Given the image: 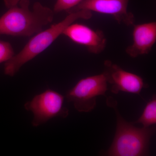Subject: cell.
I'll list each match as a JSON object with an SVG mask.
<instances>
[{
  "label": "cell",
  "instance_id": "obj_1",
  "mask_svg": "<svg viewBox=\"0 0 156 156\" xmlns=\"http://www.w3.org/2000/svg\"><path fill=\"white\" fill-rule=\"evenodd\" d=\"M29 0H20L0 17V34L14 37H30L43 30L54 18L53 10L39 2L30 9Z\"/></svg>",
  "mask_w": 156,
  "mask_h": 156
},
{
  "label": "cell",
  "instance_id": "obj_2",
  "mask_svg": "<svg viewBox=\"0 0 156 156\" xmlns=\"http://www.w3.org/2000/svg\"><path fill=\"white\" fill-rule=\"evenodd\" d=\"M106 102L115 111L117 126L113 141L105 154L109 156L148 155L150 141L155 132V127H135L134 123L128 122L121 115L117 108L116 101L110 97L107 98Z\"/></svg>",
  "mask_w": 156,
  "mask_h": 156
},
{
  "label": "cell",
  "instance_id": "obj_3",
  "mask_svg": "<svg viewBox=\"0 0 156 156\" xmlns=\"http://www.w3.org/2000/svg\"><path fill=\"white\" fill-rule=\"evenodd\" d=\"M64 20L53 24L46 30L37 34L27 42L22 50L5 63L4 72L6 75L13 76L23 65L44 51L54 42L66 28L79 19L91 18L92 12L81 10L68 13Z\"/></svg>",
  "mask_w": 156,
  "mask_h": 156
},
{
  "label": "cell",
  "instance_id": "obj_4",
  "mask_svg": "<svg viewBox=\"0 0 156 156\" xmlns=\"http://www.w3.org/2000/svg\"><path fill=\"white\" fill-rule=\"evenodd\" d=\"M107 83L103 73L81 79L68 91L66 98L73 103L78 112H91L96 106L97 96H105L108 89Z\"/></svg>",
  "mask_w": 156,
  "mask_h": 156
},
{
  "label": "cell",
  "instance_id": "obj_5",
  "mask_svg": "<svg viewBox=\"0 0 156 156\" xmlns=\"http://www.w3.org/2000/svg\"><path fill=\"white\" fill-rule=\"evenodd\" d=\"M64 100L63 95L49 89L26 102L24 105L25 109L33 114L32 126L38 127L54 117H67L69 111L63 107Z\"/></svg>",
  "mask_w": 156,
  "mask_h": 156
},
{
  "label": "cell",
  "instance_id": "obj_6",
  "mask_svg": "<svg viewBox=\"0 0 156 156\" xmlns=\"http://www.w3.org/2000/svg\"><path fill=\"white\" fill-rule=\"evenodd\" d=\"M130 0H83L74 8L66 11L68 13L86 10L107 14L113 17L119 23L134 25L135 17L128 11Z\"/></svg>",
  "mask_w": 156,
  "mask_h": 156
},
{
  "label": "cell",
  "instance_id": "obj_7",
  "mask_svg": "<svg viewBox=\"0 0 156 156\" xmlns=\"http://www.w3.org/2000/svg\"><path fill=\"white\" fill-rule=\"evenodd\" d=\"M104 67L103 73L111 85V91L114 94L122 91L139 95L144 88L147 87L141 77L124 70L109 60H105Z\"/></svg>",
  "mask_w": 156,
  "mask_h": 156
},
{
  "label": "cell",
  "instance_id": "obj_8",
  "mask_svg": "<svg viewBox=\"0 0 156 156\" xmlns=\"http://www.w3.org/2000/svg\"><path fill=\"white\" fill-rule=\"evenodd\" d=\"M62 34L76 44L85 46L93 54L101 53L106 48L107 40L103 32L84 24L72 23L65 29Z\"/></svg>",
  "mask_w": 156,
  "mask_h": 156
},
{
  "label": "cell",
  "instance_id": "obj_9",
  "mask_svg": "<svg viewBox=\"0 0 156 156\" xmlns=\"http://www.w3.org/2000/svg\"><path fill=\"white\" fill-rule=\"evenodd\" d=\"M132 44L126 48L129 56L135 58L150 53L156 41V22L134 25Z\"/></svg>",
  "mask_w": 156,
  "mask_h": 156
},
{
  "label": "cell",
  "instance_id": "obj_10",
  "mask_svg": "<svg viewBox=\"0 0 156 156\" xmlns=\"http://www.w3.org/2000/svg\"><path fill=\"white\" fill-rule=\"evenodd\" d=\"M141 124L144 127H149L156 124V98L154 95L146 105L141 116L134 122Z\"/></svg>",
  "mask_w": 156,
  "mask_h": 156
},
{
  "label": "cell",
  "instance_id": "obj_11",
  "mask_svg": "<svg viewBox=\"0 0 156 156\" xmlns=\"http://www.w3.org/2000/svg\"><path fill=\"white\" fill-rule=\"evenodd\" d=\"M14 55L11 44L9 42L0 40V63L9 61Z\"/></svg>",
  "mask_w": 156,
  "mask_h": 156
},
{
  "label": "cell",
  "instance_id": "obj_12",
  "mask_svg": "<svg viewBox=\"0 0 156 156\" xmlns=\"http://www.w3.org/2000/svg\"><path fill=\"white\" fill-rule=\"evenodd\" d=\"M83 0H57L53 8L54 13L67 11L74 8Z\"/></svg>",
  "mask_w": 156,
  "mask_h": 156
},
{
  "label": "cell",
  "instance_id": "obj_13",
  "mask_svg": "<svg viewBox=\"0 0 156 156\" xmlns=\"http://www.w3.org/2000/svg\"><path fill=\"white\" fill-rule=\"evenodd\" d=\"M20 1V0H4V2L6 8L10 9L18 5Z\"/></svg>",
  "mask_w": 156,
  "mask_h": 156
}]
</instances>
